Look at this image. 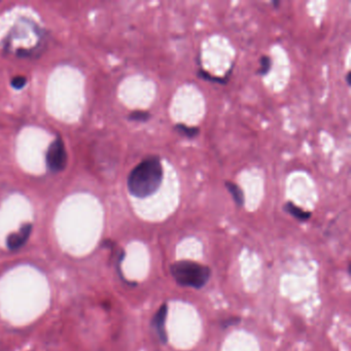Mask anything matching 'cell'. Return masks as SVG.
Wrapping results in <instances>:
<instances>
[{
	"label": "cell",
	"mask_w": 351,
	"mask_h": 351,
	"mask_svg": "<svg viewBox=\"0 0 351 351\" xmlns=\"http://www.w3.org/2000/svg\"><path fill=\"white\" fill-rule=\"evenodd\" d=\"M349 77H350V73L348 72L347 75H346V81H347V84H348V85H350V79H349Z\"/></svg>",
	"instance_id": "obj_13"
},
{
	"label": "cell",
	"mask_w": 351,
	"mask_h": 351,
	"mask_svg": "<svg viewBox=\"0 0 351 351\" xmlns=\"http://www.w3.org/2000/svg\"><path fill=\"white\" fill-rule=\"evenodd\" d=\"M170 272L177 284L202 288L210 279L211 271L207 266L192 261H178L171 265Z\"/></svg>",
	"instance_id": "obj_2"
},
{
	"label": "cell",
	"mask_w": 351,
	"mask_h": 351,
	"mask_svg": "<svg viewBox=\"0 0 351 351\" xmlns=\"http://www.w3.org/2000/svg\"><path fill=\"white\" fill-rule=\"evenodd\" d=\"M174 129L176 130L177 133L188 137V138H194L199 135V128L198 127H189L185 126L184 124H176L174 126Z\"/></svg>",
	"instance_id": "obj_8"
},
{
	"label": "cell",
	"mask_w": 351,
	"mask_h": 351,
	"mask_svg": "<svg viewBox=\"0 0 351 351\" xmlns=\"http://www.w3.org/2000/svg\"><path fill=\"white\" fill-rule=\"evenodd\" d=\"M164 169L158 156H150L141 161L128 176V191L139 199L148 198L160 189Z\"/></svg>",
	"instance_id": "obj_1"
},
{
	"label": "cell",
	"mask_w": 351,
	"mask_h": 351,
	"mask_svg": "<svg viewBox=\"0 0 351 351\" xmlns=\"http://www.w3.org/2000/svg\"><path fill=\"white\" fill-rule=\"evenodd\" d=\"M224 185H225L226 190H228L230 192V194L232 195L234 202L239 206V207L243 206V204H244V194H243V192H242V190H241V188L239 187V185L237 183H234V182L228 181V180L224 182Z\"/></svg>",
	"instance_id": "obj_7"
},
{
	"label": "cell",
	"mask_w": 351,
	"mask_h": 351,
	"mask_svg": "<svg viewBox=\"0 0 351 351\" xmlns=\"http://www.w3.org/2000/svg\"><path fill=\"white\" fill-rule=\"evenodd\" d=\"M284 211H286L287 213H290L292 216H294L295 218H297L300 221H307L309 218L311 217V212L309 211H305L304 209L298 207L296 204H294L293 202L288 201L284 204Z\"/></svg>",
	"instance_id": "obj_6"
},
{
	"label": "cell",
	"mask_w": 351,
	"mask_h": 351,
	"mask_svg": "<svg viewBox=\"0 0 351 351\" xmlns=\"http://www.w3.org/2000/svg\"><path fill=\"white\" fill-rule=\"evenodd\" d=\"M167 312L168 308L166 304H163L160 308L158 312L154 315L153 318V326L157 331L158 337L162 343H166L168 338L166 335V329H165V322H166V317H167Z\"/></svg>",
	"instance_id": "obj_5"
},
{
	"label": "cell",
	"mask_w": 351,
	"mask_h": 351,
	"mask_svg": "<svg viewBox=\"0 0 351 351\" xmlns=\"http://www.w3.org/2000/svg\"><path fill=\"white\" fill-rule=\"evenodd\" d=\"M198 76L200 78H202V79L208 80V81H211V82H217V84H221V85H225L226 84V77H228V76H225V77L214 76V75H211L210 73H208L207 71H205L203 69H200L198 71Z\"/></svg>",
	"instance_id": "obj_9"
},
{
	"label": "cell",
	"mask_w": 351,
	"mask_h": 351,
	"mask_svg": "<svg viewBox=\"0 0 351 351\" xmlns=\"http://www.w3.org/2000/svg\"><path fill=\"white\" fill-rule=\"evenodd\" d=\"M67 164V154L64 143L60 137L56 138L49 147L47 153V165L52 172L64 170Z\"/></svg>",
	"instance_id": "obj_3"
},
{
	"label": "cell",
	"mask_w": 351,
	"mask_h": 351,
	"mask_svg": "<svg viewBox=\"0 0 351 351\" xmlns=\"http://www.w3.org/2000/svg\"><path fill=\"white\" fill-rule=\"evenodd\" d=\"M151 113L148 112V111H143V110H136V111H133L130 113L129 115V119L131 121H135V122H141V123H144V122H148L150 119H151Z\"/></svg>",
	"instance_id": "obj_11"
},
{
	"label": "cell",
	"mask_w": 351,
	"mask_h": 351,
	"mask_svg": "<svg viewBox=\"0 0 351 351\" xmlns=\"http://www.w3.org/2000/svg\"><path fill=\"white\" fill-rule=\"evenodd\" d=\"M32 231V224H24L19 232L13 233L8 237V247L11 251H16L22 247L28 240Z\"/></svg>",
	"instance_id": "obj_4"
},
{
	"label": "cell",
	"mask_w": 351,
	"mask_h": 351,
	"mask_svg": "<svg viewBox=\"0 0 351 351\" xmlns=\"http://www.w3.org/2000/svg\"><path fill=\"white\" fill-rule=\"evenodd\" d=\"M26 84H27V79L24 76L20 75V76H16L12 79V86L17 90L24 88Z\"/></svg>",
	"instance_id": "obj_12"
},
{
	"label": "cell",
	"mask_w": 351,
	"mask_h": 351,
	"mask_svg": "<svg viewBox=\"0 0 351 351\" xmlns=\"http://www.w3.org/2000/svg\"><path fill=\"white\" fill-rule=\"evenodd\" d=\"M260 63H261V67L258 70V74L260 75H266L268 72L271 70V66H272V60L269 56H263L260 59Z\"/></svg>",
	"instance_id": "obj_10"
}]
</instances>
